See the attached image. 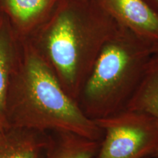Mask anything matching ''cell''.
Instances as JSON below:
<instances>
[{"mask_svg":"<svg viewBox=\"0 0 158 158\" xmlns=\"http://www.w3.org/2000/svg\"><path fill=\"white\" fill-rule=\"evenodd\" d=\"M152 44L118 24L105 43L77 100L92 120L127 107L152 54Z\"/></svg>","mask_w":158,"mask_h":158,"instance_id":"3","label":"cell"},{"mask_svg":"<svg viewBox=\"0 0 158 158\" xmlns=\"http://www.w3.org/2000/svg\"><path fill=\"white\" fill-rule=\"evenodd\" d=\"M118 24L150 44L158 43V14L145 0H97Z\"/></svg>","mask_w":158,"mask_h":158,"instance_id":"5","label":"cell"},{"mask_svg":"<svg viewBox=\"0 0 158 158\" xmlns=\"http://www.w3.org/2000/svg\"><path fill=\"white\" fill-rule=\"evenodd\" d=\"M118 26L97 0H58L27 40L77 102L99 53Z\"/></svg>","mask_w":158,"mask_h":158,"instance_id":"1","label":"cell"},{"mask_svg":"<svg viewBox=\"0 0 158 158\" xmlns=\"http://www.w3.org/2000/svg\"><path fill=\"white\" fill-rule=\"evenodd\" d=\"M126 108L143 112L158 122V53L150 56L141 82Z\"/></svg>","mask_w":158,"mask_h":158,"instance_id":"10","label":"cell"},{"mask_svg":"<svg viewBox=\"0 0 158 158\" xmlns=\"http://www.w3.org/2000/svg\"><path fill=\"white\" fill-rule=\"evenodd\" d=\"M7 127L48 133L68 131L100 141L102 132L64 89L28 40L12 79L6 108Z\"/></svg>","mask_w":158,"mask_h":158,"instance_id":"2","label":"cell"},{"mask_svg":"<svg viewBox=\"0 0 158 158\" xmlns=\"http://www.w3.org/2000/svg\"><path fill=\"white\" fill-rule=\"evenodd\" d=\"M152 54L153 53H158V43H156L152 45Z\"/></svg>","mask_w":158,"mask_h":158,"instance_id":"12","label":"cell"},{"mask_svg":"<svg viewBox=\"0 0 158 158\" xmlns=\"http://www.w3.org/2000/svg\"><path fill=\"white\" fill-rule=\"evenodd\" d=\"M0 130H1V129H0Z\"/></svg>","mask_w":158,"mask_h":158,"instance_id":"14","label":"cell"},{"mask_svg":"<svg viewBox=\"0 0 158 158\" xmlns=\"http://www.w3.org/2000/svg\"><path fill=\"white\" fill-rule=\"evenodd\" d=\"M145 1L158 14V0H145Z\"/></svg>","mask_w":158,"mask_h":158,"instance_id":"11","label":"cell"},{"mask_svg":"<svg viewBox=\"0 0 158 158\" xmlns=\"http://www.w3.org/2000/svg\"><path fill=\"white\" fill-rule=\"evenodd\" d=\"M102 132L94 158H150L158 147V122L127 108L94 120Z\"/></svg>","mask_w":158,"mask_h":158,"instance_id":"4","label":"cell"},{"mask_svg":"<svg viewBox=\"0 0 158 158\" xmlns=\"http://www.w3.org/2000/svg\"><path fill=\"white\" fill-rule=\"evenodd\" d=\"M21 40L8 19L0 12V129L7 127V100L21 54Z\"/></svg>","mask_w":158,"mask_h":158,"instance_id":"7","label":"cell"},{"mask_svg":"<svg viewBox=\"0 0 158 158\" xmlns=\"http://www.w3.org/2000/svg\"><path fill=\"white\" fill-rule=\"evenodd\" d=\"M99 145V141L72 132H48L43 158H94Z\"/></svg>","mask_w":158,"mask_h":158,"instance_id":"9","label":"cell"},{"mask_svg":"<svg viewBox=\"0 0 158 158\" xmlns=\"http://www.w3.org/2000/svg\"><path fill=\"white\" fill-rule=\"evenodd\" d=\"M48 133L8 127L0 130V158H43Z\"/></svg>","mask_w":158,"mask_h":158,"instance_id":"8","label":"cell"},{"mask_svg":"<svg viewBox=\"0 0 158 158\" xmlns=\"http://www.w3.org/2000/svg\"><path fill=\"white\" fill-rule=\"evenodd\" d=\"M150 158H158V147L154 151V152L152 154L151 156H150Z\"/></svg>","mask_w":158,"mask_h":158,"instance_id":"13","label":"cell"},{"mask_svg":"<svg viewBox=\"0 0 158 158\" xmlns=\"http://www.w3.org/2000/svg\"><path fill=\"white\" fill-rule=\"evenodd\" d=\"M58 0H0V12L21 40H27L49 16Z\"/></svg>","mask_w":158,"mask_h":158,"instance_id":"6","label":"cell"}]
</instances>
